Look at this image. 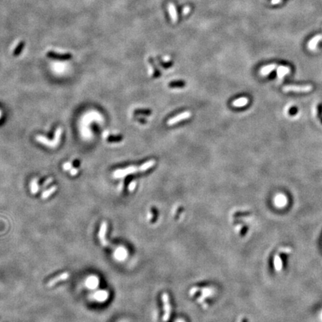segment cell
I'll use <instances>...</instances> for the list:
<instances>
[{"label":"cell","mask_w":322,"mask_h":322,"mask_svg":"<svg viewBox=\"0 0 322 322\" xmlns=\"http://www.w3.org/2000/svg\"><path fill=\"white\" fill-rule=\"evenodd\" d=\"M313 87L312 85H304V86H285L283 88V92H295V93H307L309 92L312 89Z\"/></svg>","instance_id":"cell-1"},{"label":"cell","mask_w":322,"mask_h":322,"mask_svg":"<svg viewBox=\"0 0 322 322\" xmlns=\"http://www.w3.org/2000/svg\"><path fill=\"white\" fill-rule=\"evenodd\" d=\"M137 171H140L139 167H137V166H128L126 169L116 170L115 172H114V177L116 178H123V177L127 176L128 175L133 174V173L137 172Z\"/></svg>","instance_id":"cell-2"},{"label":"cell","mask_w":322,"mask_h":322,"mask_svg":"<svg viewBox=\"0 0 322 322\" xmlns=\"http://www.w3.org/2000/svg\"><path fill=\"white\" fill-rule=\"evenodd\" d=\"M163 308H164V316H163V321H169L171 315V305L169 302V297L167 293H163Z\"/></svg>","instance_id":"cell-3"},{"label":"cell","mask_w":322,"mask_h":322,"mask_svg":"<svg viewBox=\"0 0 322 322\" xmlns=\"http://www.w3.org/2000/svg\"><path fill=\"white\" fill-rule=\"evenodd\" d=\"M107 230V224L106 221H103L100 226L99 232H98V239L101 246L104 247H107L109 246L108 242L106 240V233Z\"/></svg>","instance_id":"cell-4"},{"label":"cell","mask_w":322,"mask_h":322,"mask_svg":"<svg viewBox=\"0 0 322 322\" xmlns=\"http://www.w3.org/2000/svg\"><path fill=\"white\" fill-rule=\"evenodd\" d=\"M46 56L52 59L60 60H68L72 58V55L71 53H58L52 51L48 52L46 53Z\"/></svg>","instance_id":"cell-5"},{"label":"cell","mask_w":322,"mask_h":322,"mask_svg":"<svg viewBox=\"0 0 322 322\" xmlns=\"http://www.w3.org/2000/svg\"><path fill=\"white\" fill-rule=\"evenodd\" d=\"M69 274L68 272H63L61 274H60V275H58L57 277H54V278L51 279V280H49V282H48L47 283V286L48 287H52V286H55V284H57L59 282H61V281H64V280H67L68 278H69Z\"/></svg>","instance_id":"cell-6"},{"label":"cell","mask_w":322,"mask_h":322,"mask_svg":"<svg viewBox=\"0 0 322 322\" xmlns=\"http://www.w3.org/2000/svg\"><path fill=\"white\" fill-rule=\"evenodd\" d=\"M191 115H192V114H191V113L189 111L183 112L182 114H179V115L175 116V117L171 118V119L168 121L167 123L169 125H174V124H175V123H178V122H179L188 119V118L190 117Z\"/></svg>","instance_id":"cell-7"},{"label":"cell","mask_w":322,"mask_h":322,"mask_svg":"<svg viewBox=\"0 0 322 322\" xmlns=\"http://www.w3.org/2000/svg\"><path fill=\"white\" fill-rule=\"evenodd\" d=\"M36 139H37V141H38L39 142L42 143V144L45 145V146H48V147H50V148H55L57 146H58V143L55 142V141L53 140H49V139L46 138V137H44V136H41V135H38L36 137Z\"/></svg>","instance_id":"cell-8"},{"label":"cell","mask_w":322,"mask_h":322,"mask_svg":"<svg viewBox=\"0 0 322 322\" xmlns=\"http://www.w3.org/2000/svg\"><path fill=\"white\" fill-rule=\"evenodd\" d=\"M168 9H169V13L172 23H176L177 20H178V14H177V10L175 5L172 4V3H169L168 5Z\"/></svg>","instance_id":"cell-9"},{"label":"cell","mask_w":322,"mask_h":322,"mask_svg":"<svg viewBox=\"0 0 322 322\" xmlns=\"http://www.w3.org/2000/svg\"><path fill=\"white\" fill-rule=\"evenodd\" d=\"M321 40H322V35H318L315 36L312 40H309V42L308 43V48L310 50L316 49V48L317 47L318 43H319Z\"/></svg>","instance_id":"cell-10"},{"label":"cell","mask_w":322,"mask_h":322,"mask_svg":"<svg viewBox=\"0 0 322 322\" xmlns=\"http://www.w3.org/2000/svg\"><path fill=\"white\" fill-rule=\"evenodd\" d=\"M277 76L280 78H283L286 75L290 72V68L288 67H283V66H280L277 68Z\"/></svg>","instance_id":"cell-11"},{"label":"cell","mask_w":322,"mask_h":322,"mask_svg":"<svg viewBox=\"0 0 322 322\" xmlns=\"http://www.w3.org/2000/svg\"><path fill=\"white\" fill-rule=\"evenodd\" d=\"M275 68H276V64H269V65H267L266 66V67L261 68V75H262V76H267L269 73H271Z\"/></svg>","instance_id":"cell-12"},{"label":"cell","mask_w":322,"mask_h":322,"mask_svg":"<svg viewBox=\"0 0 322 322\" xmlns=\"http://www.w3.org/2000/svg\"><path fill=\"white\" fill-rule=\"evenodd\" d=\"M248 103V98L242 97V98H237V99H236L235 101L233 102V105L234 107H240L246 106Z\"/></svg>","instance_id":"cell-13"},{"label":"cell","mask_w":322,"mask_h":322,"mask_svg":"<svg viewBox=\"0 0 322 322\" xmlns=\"http://www.w3.org/2000/svg\"><path fill=\"white\" fill-rule=\"evenodd\" d=\"M274 265H275V267L276 271H280L282 270L283 268V263L281 258H280V255L276 254L275 256V258H274Z\"/></svg>","instance_id":"cell-14"},{"label":"cell","mask_w":322,"mask_h":322,"mask_svg":"<svg viewBox=\"0 0 322 322\" xmlns=\"http://www.w3.org/2000/svg\"><path fill=\"white\" fill-rule=\"evenodd\" d=\"M287 202V199L283 195H277L275 198V204L278 207H283Z\"/></svg>","instance_id":"cell-15"},{"label":"cell","mask_w":322,"mask_h":322,"mask_svg":"<svg viewBox=\"0 0 322 322\" xmlns=\"http://www.w3.org/2000/svg\"><path fill=\"white\" fill-rule=\"evenodd\" d=\"M155 163H156V162H155V160H154L148 161V162H146V163L142 164V166H139L140 171H146V170L151 169L152 166L155 165Z\"/></svg>","instance_id":"cell-16"},{"label":"cell","mask_w":322,"mask_h":322,"mask_svg":"<svg viewBox=\"0 0 322 322\" xmlns=\"http://www.w3.org/2000/svg\"><path fill=\"white\" fill-rule=\"evenodd\" d=\"M25 46H26V43L25 41H20L19 43L16 46L15 49L14 50V56H18V55H20V53L22 52V51L24 49Z\"/></svg>","instance_id":"cell-17"},{"label":"cell","mask_w":322,"mask_h":322,"mask_svg":"<svg viewBox=\"0 0 322 322\" xmlns=\"http://www.w3.org/2000/svg\"><path fill=\"white\" fill-rule=\"evenodd\" d=\"M57 189V187H55V186H53V187H52L50 189H47V190H46L45 192L43 193L42 195V197L41 198H43V199H46V198H48L49 197L51 196V195H52L54 192L56 191Z\"/></svg>","instance_id":"cell-18"},{"label":"cell","mask_w":322,"mask_h":322,"mask_svg":"<svg viewBox=\"0 0 322 322\" xmlns=\"http://www.w3.org/2000/svg\"><path fill=\"white\" fill-rule=\"evenodd\" d=\"M39 186H38V180L37 178H35L31 183V190L32 194H36L38 192Z\"/></svg>","instance_id":"cell-19"},{"label":"cell","mask_w":322,"mask_h":322,"mask_svg":"<svg viewBox=\"0 0 322 322\" xmlns=\"http://www.w3.org/2000/svg\"><path fill=\"white\" fill-rule=\"evenodd\" d=\"M107 140L109 141V142H118V141H120L122 140V137H120V136H117V137H115V136H114V137H107Z\"/></svg>","instance_id":"cell-20"},{"label":"cell","mask_w":322,"mask_h":322,"mask_svg":"<svg viewBox=\"0 0 322 322\" xmlns=\"http://www.w3.org/2000/svg\"><path fill=\"white\" fill-rule=\"evenodd\" d=\"M170 87H183L184 86V82L183 81H173L169 84Z\"/></svg>","instance_id":"cell-21"},{"label":"cell","mask_w":322,"mask_h":322,"mask_svg":"<svg viewBox=\"0 0 322 322\" xmlns=\"http://www.w3.org/2000/svg\"><path fill=\"white\" fill-rule=\"evenodd\" d=\"M72 168V163L70 162H67L63 165V169H64V170H65V171L70 170Z\"/></svg>","instance_id":"cell-22"},{"label":"cell","mask_w":322,"mask_h":322,"mask_svg":"<svg viewBox=\"0 0 322 322\" xmlns=\"http://www.w3.org/2000/svg\"><path fill=\"white\" fill-rule=\"evenodd\" d=\"M136 187V182L135 181H131L128 186V189H129L130 192H133Z\"/></svg>","instance_id":"cell-23"},{"label":"cell","mask_w":322,"mask_h":322,"mask_svg":"<svg viewBox=\"0 0 322 322\" xmlns=\"http://www.w3.org/2000/svg\"><path fill=\"white\" fill-rule=\"evenodd\" d=\"M151 111L148 110H135V113H137V114H148Z\"/></svg>","instance_id":"cell-24"},{"label":"cell","mask_w":322,"mask_h":322,"mask_svg":"<svg viewBox=\"0 0 322 322\" xmlns=\"http://www.w3.org/2000/svg\"><path fill=\"white\" fill-rule=\"evenodd\" d=\"M78 169H77V168H72V169H70V175H72V176L76 175L77 174H78Z\"/></svg>","instance_id":"cell-25"},{"label":"cell","mask_w":322,"mask_h":322,"mask_svg":"<svg viewBox=\"0 0 322 322\" xmlns=\"http://www.w3.org/2000/svg\"><path fill=\"white\" fill-rule=\"evenodd\" d=\"M200 289L199 288H197V287H193L192 289H190V291H189V295H193L194 294H196V293L198 291H199Z\"/></svg>","instance_id":"cell-26"},{"label":"cell","mask_w":322,"mask_h":322,"mask_svg":"<svg viewBox=\"0 0 322 322\" xmlns=\"http://www.w3.org/2000/svg\"><path fill=\"white\" fill-rule=\"evenodd\" d=\"M189 11H190V8L189 6H186L183 9V14L184 15H187V14L189 13Z\"/></svg>","instance_id":"cell-27"},{"label":"cell","mask_w":322,"mask_h":322,"mask_svg":"<svg viewBox=\"0 0 322 322\" xmlns=\"http://www.w3.org/2000/svg\"><path fill=\"white\" fill-rule=\"evenodd\" d=\"M52 181V178H49L48 180H46V181H45V183L43 184V187H46V186H47V184H49V183H51V182Z\"/></svg>","instance_id":"cell-28"},{"label":"cell","mask_w":322,"mask_h":322,"mask_svg":"<svg viewBox=\"0 0 322 322\" xmlns=\"http://www.w3.org/2000/svg\"><path fill=\"white\" fill-rule=\"evenodd\" d=\"M281 2V0H271V4L272 5H277Z\"/></svg>","instance_id":"cell-29"},{"label":"cell","mask_w":322,"mask_h":322,"mask_svg":"<svg viewBox=\"0 0 322 322\" xmlns=\"http://www.w3.org/2000/svg\"><path fill=\"white\" fill-rule=\"evenodd\" d=\"M1 116H2V111L0 110V118H1Z\"/></svg>","instance_id":"cell-30"}]
</instances>
